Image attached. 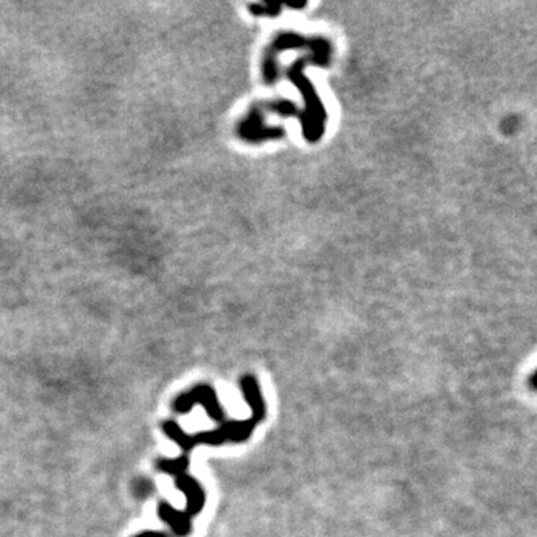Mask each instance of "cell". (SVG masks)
I'll use <instances>...</instances> for the list:
<instances>
[{
    "mask_svg": "<svg viewBox=\"0 0 537 537\" xmlns=\"http://www.w3.org/2000/svg\"><path fill=\"white\" fill-rule=\"evenodd\" d=\"M139 537H166V534H163V533H145V534H140Z\"/></svg>",
    "mask_w": 537,
    "mask_h": 537,
    "instance_id": "obj_1",
    "label": "cell"
}]
</instances>
